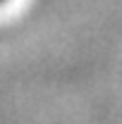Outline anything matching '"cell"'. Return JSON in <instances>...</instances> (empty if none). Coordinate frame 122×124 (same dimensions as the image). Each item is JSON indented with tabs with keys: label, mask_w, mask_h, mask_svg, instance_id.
Returning <instances> with one entry per match:
<instances>
[{
	"label": "cell",
	"mask_w": 122,
	"mask_h": 124,
	"mask_svg": "<svg viewBox=\"0 0 122 124\" xmlns=\"http://www.w3.org/2000/svg\"><path fill=\"white\" fill-rule=\"evenodd\" d=\"M7 2H10V0H0V7H2V5H7Z\"/></svg>",
	"instance_id": "6da1fadb"
}]
</instances>
